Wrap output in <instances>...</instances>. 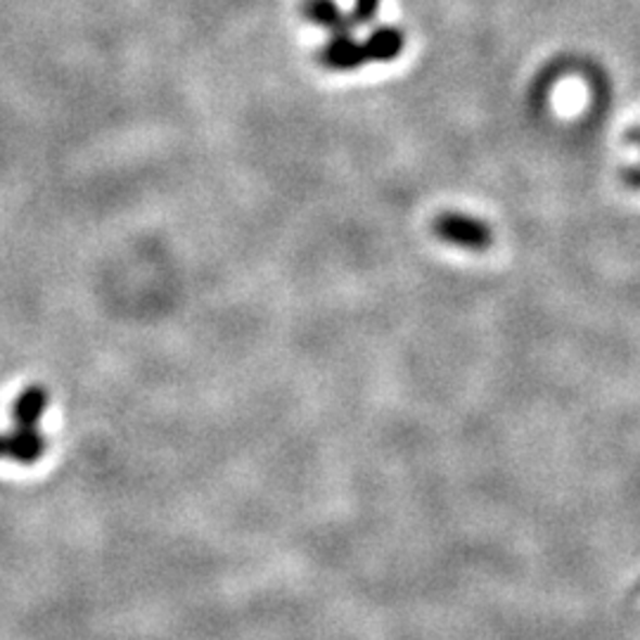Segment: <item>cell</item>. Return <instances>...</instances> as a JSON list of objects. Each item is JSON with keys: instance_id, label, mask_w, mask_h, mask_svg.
Listing matches in <instances>:
<instances>
[{"instance_id": "obj_6", "label": "cell", "mask_w": 640, "mask_h": 640, "mask_svg": "<svg viewBox=\"0 0 640 640\" xmlns=\"http://www.w3.org/2000/svg\"><path fill=\"white\" fill-rule=\"evenodd\" d=\"M404 43L406 38L399 27H377L363 41L366 57L368 62H392L401 55Z\"/></svg>"}, {"instance_id": "obj_9", "label": "cell", "mask_w": 640, "mask_h": 640, "mask_svg": "<svg viewBox=\"0 0 640 640\" xmlns=\"http://www.w3.org/2000/svg\"><path fill=\"white\" fill-rule=\"evenodd\" d=\"M5 456V437H0V458Z\"/></svg>"}, {"instance_id": "obj_1", "label": "cell", "mask_w": 640, "mask_h": 640, "mask_svg": "<svg viewBox=\"0 0 640 640\" xmlns=\"http://www.w3.org/2000/svg\"><path fill=\"white\" fill-rule=\"evenodd\" d=\"M434 233L441 238L448 245L463 247V249H489L494 242V230L489 223H484L475 216L458 214V212H446L439 214L437 221H434Z\"/></svg>"}, {"instance_id": "obj_2", "label": "cell", "mask_w": 640, "mask_h": 640, "mask_svg": "<svg viewBox=\"0 0 640 640\" xmlns=\"http://www.w3.org/2000/svg\"><path fill=\"white\" fill-rule=\"evenodd\" d=\"M318 62L332 72H354L368 62L363 43L351 34H332L330 41L318 50Z\"/></svg>"}, {"instance_id": "obj_8", "label": "cell", "mask_w": 640, "mask_h": 640, "mask_svg": "<svg viewBox=\"0 0 640 640\" xmlns=\"http://www.w3.org/2000/svg\"><path fill=\"white\" fill-rule=\"evenodd\" d=\"M626 183L633 185V188H640V169H631V171H626Z\"/></svg>"}, {"instance_id": "obj_10", "label": "cell", "mask_w": 640, "mask_h": 640, "mask_svg": "<svg viewBox=\"0 0 640 640\" xmlns=\"http://www.w3.org/2000/svg\"><path fill=\"white\" fill-rule=\"evenodd\" d=\"M633 140H636V143L640 145V131H636V133H633Z\"/></svg>"}, {"instance_id": "obj_5", "label": "cell", "mask_w": 640, "mask_h": 640, "mask_svg": "<svg viewBox=\"0 0 640 640\" xmlns=\"http://www.w3.org/2000/svg\"><path fill=\"white\" fill-rule=\"evenodd\" d=\"M304 17L323 27L332 34H351L354 22L349 15H344L335 0H306L304 3Z\"/></svg>"}, {"instance_id": "obj_3", "label": "cell", "mask_w": 640, "mask_h": 640, "mask_svg": "<svg viewBox=\"0 0 640 640\" xmlns=\"http://www.w3.org/2000/svg\"><path fill=\"white\" fill-rule=\"evenodd\" d=\"M48 448V441L41 432L36 427H20L15 432H10L5 437V456H10L17 463L31 465L38 458H43Z\"/></svg>"}, {"instance_id": "obj_7", "label": "cell", "mask_w": 640, "mask_h": 640, "mask_svg": "<svg viewBox=\"0 0 640 640\" xmlns=\"http://www.w3.org/2000/svg\"><path fill=\"white\" fill-rule=\"evenodd\" d=\"M377 10H380V0H356L349 15L354 27H361V24L373 22L377 17Z\"/></svg>"}, {"instance_id": "obj_4", "label": "cell", "mask_w": 640, "mask_h": 640, "mask_svg": "<svg viewBox=\"0 0 640 640\" xmlns=\"http://www.w3.org/2000/svg\"><path fill=\"white\" fill-rule=\"evenodd\" d=\"M50 406V392L43 384H29L24 389L15 404H12V420L20 427H36V422L43 418L46 408Z\"/></svg>"}]
</instances>
